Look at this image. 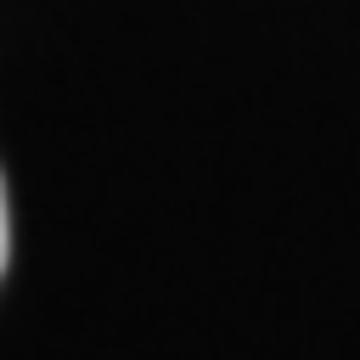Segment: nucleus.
<instances>
[{"mask_svg": "<svg viewBox=\"0 0 360 360\" xmlns=\"http://www.w3.org/2000/svg\"><path fill=\"white\" fill-rule=\"evenodd\" d=\"M11 264V214H6V180H0V276Z\"/></svg>", "mask_w": 360, "mask_h": 360, "instance_id": "1", "label": "nucleus"}]
</instances>
